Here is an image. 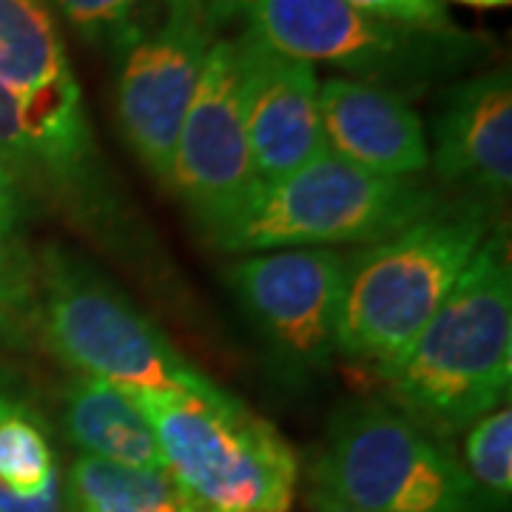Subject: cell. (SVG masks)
Listing matches in <instances>:
<instances>
[{"label": "cell", "instance_id": "1", "mask_svg": "<svg viewBox=\"0 0 512 512\" xmlns=\"http://www.w3.org/2000/svg\"><path fill=\"white\" fill-rule=\"evenodd\" d=\"M382 379L390 402L444 441L507 402L512 268L501 225L490 231L456 288Z\"/></svg>", "mask_w": 512, "mask_h": 512}, {"label": "cell", "instance_id": "4", "mask_svg": "<svg viewBox=\"0 0 512 512\" xmlns=\"http://www.w3.org/2000/svg\"><path fill=\"white\" fill-rule=\"evenodd\" d=\"M439 200L421 183L370 174L325 148L288 177L256 185L205 237L225 254L373 245L419 220Z\"/></svg>", "mask_w": 512, "mask_h": 512}, {"label": "cell", "instance_id": "15", "mask_svg": "<svg viewBox=\"0 0 512 512\" xmlns=\"http://www.w3.org/2000/svg\"><path fill=\"white\" fill-rule=\"evenodd\" d=\"M60 427L77 456L163 470L160 441L146 413L117 384L72 373L60 390Z\"/></svg>", "mask_w": 512, "mask_h": 512}, {"label": "cell", "instance_id": "14", "mask_svg": "<svg viewBox=\"0 0 512 512\" xmlns=\"http://www.w3.org/2000/svg\"><path fill=\"white\" fill-rule=\"evenodd\" d=\"M319 111L325 148L336 157L390 180H413L430 168L427 128L404 94L328 77Z\"/></svg>", "mask_w": 512, "mask_h": 512}, {"label": "cell", "instance_id": "6", "mask_svg": "<svg viewBox=\"0 0 512 512\" xmlns=\"http://www.w3.org/2000/svg\"><path fill=\"white\" fill-rule=\"evenodd\" d=\"M160 441L163 470L188 512H291L299 461L271 421L237 396L205 402L183 393L137 390Z\"/></svg>", "mask_w": 512, "mask_h": 512}, {"label": "cell", "instance_id": "9", "mask_svg": "<svg viewBox=\"0 0 512 512\" xmlns=\"http://www.w3.org/2000/svg\"><path fill=\"white\" fill-rule=\"evenodd\" d=\"M348 262L339 248H279L242 256L225 271L274 362L296 382L325 373L336 356Z\"/></svg>", "mask_w": 512, "mask_h": 512}, {"label": "cell", "instance_id": "17", "mask_svg": "<svg viewBox=\"0 0 512 512\" xmlns=\"http://www.w3.org/2000/svg\"><path fill=\"white\" fill-rule=\"evenodd\" d=\"M66 512H188L165 470L77 456L63 473Z\"/></svg>", "mask_w": 512, "mask_h": 512}, {"label": "cell", "instance_id": "3", "mask_svg": "<svg viewBox=\"0 0 512 512\" xmlns=\"http://www.w3.org/2000/svg\"><path fill=\"white\" fill-rule=\"evenodd\" d=\"M37 330L72 373L103 379L128 393L234 399L191 365L128 296L60 248L37 262Z\"/></svg>", "mask_w": 512, "mask_h": 512}, {"label": "cell", "instance_id": "21", "mask_svg": "<svg viewBox=\"0 0 512 512\" xmlns=\"http://www.w3.org/2000/svg\"><path fill=\"white\" fill-rule=\"evenodd\" d=\"M37 330V262L20 239H0V342Z\"/></svg>", "mask_w": 512, "mask_h": 512}, {"label": "cell", "instance_id": "12", "mask_svg": "<svg viewBox=\"0 0 512 512\" xmlns=\"http://www.w3.org/2000/svg\"><path fill=\"white\" fill-rule=\"evenodd\" d=\"M427 146L441 183L498 208L512 188L510 72L493 69L444 89Z\"/></svg>", "mask_w": 512, "mask_h": 512}, {"label": "cell", "instance_id": "8", "mask_svg": "<svg viewBox=\"0 0 512 512\" xmlns=\"http://www.w3.org/2000/svg\"><path fill=\"white\" fill-rule=\"evenodd\" d=\"M217 40L205 0L165 6L117 52V126L146 171L168 183L177 134Z\"/></svg>", "mask_w": 512, "mask_h": 512}, {"label": "cell", "instance_id": "18", "mask_svg": "<svg viewBox=\"0 0 512 512\" xmlns=\"http://www.w3.org/2000/svg\"><path fill=\"white\" fill-rule=\"evenodd\" d=\"M72 77L49 3L0 0V83L32 92Z\"/></svg>", "mask_w": 512, "mask_h": 512}, {"label": "cell", "instance_id": "16", "mask_svg": "<svg viewBox=\"0 0 512 512\" xmlns=\"http://www.w3.org/2000/svg\"><path fill=\"white\" fill-rule=\"evenodd\" d=\"M60 481L46 413L18 376L0 370V490L35 498L60 487Z\"/></svg>", "mask_w": 512, "mask_h": 512}, {"label": "cell", "instance_id": "24", "mask_svg": "<svg viewBox=\"0 0 512 512\" xmlns=\"http://www.w3.org/2000/svg\"><path fill=\"white\" fill-rule=\"evenodd\" d=\"M0 512H66L63 481H60V487H52L35 498H18V495L0 490Z\"/></svg>", "mask_w": 512, "mask_h": 512}, {"label": "cell", "instance_id": "22", "mask_svg": "<svg viewBox=\"0 0 512 512\" xmlns=\"http://www.w3.org/2000/svg\"><path fill=\"white\" fill-rule=\"evenodd\" d=\"M373 18L416 26V29H456L447 12V0H342Z\"/></svg>", "mask_w": 512, "mask_h": 512}, {"label": "cell", "instance_id": "10", "mask_svg": "<svg viewBox=\"0 0 512 512\" xmlns=\"http://www.w3.org/2000/svg\"><path fill=\"white\" fill-rule=\"evenodd\" d=\"M168 188L208 234L259 185L239 100L234 40L217 37L188 103L168 171Z\"/></svg>", "mask_w": 512, "mask_h": 512}, {"label": "cell", "instance_id": "19", "mask_svg": "<svg viewBox=\"0 0 512 512\" xmlns=\"http://www.w3.org/2000/svg\"><path fill=\"white\" fill-rule=\"evenodd\" d=\"M458 461L490 507L495 512L507 510L512 495V413L507 404L464 430Z\"/></svg>", "mask_w": 512, "mask_h": 512}, {"label": "cell", "instance_id": "13", "mask_svg": "<svg viewBox=\"0 0 512 512\" xmlns=\"http://www.w3.org/2000/svg\"><path fill=\"white\" fill-rule=\"evenodd\" d=\"M0 160L23 185H52L63 194L86 188L94 137L74 77L32 92L0 83Z\"/></svg>", "mask_w": 512, "mask_h": 512}, {"label": "cell", "instance_id": "20", "mask_svg": "<svg viewBox=\"0 0 512 512\" xmlns=\"http://www.w3.org/2000/svg\"><path fill=\"white\" fill-rule=\"evenodd\" d=\"M72 29L94 46L117 55L165 6V0H52Z\"/></svg>", "mask_w": 512, "mask_h": 512}, {"label": "cell", "instance_id": "27", "mask_svg": "<svg viewBox=\"0 0 512 512\" xmlns=\"http://www.w3.org/2000/svg\"><path fill=\"white\" fill-rule=\"evenodd\" d=\"M461 6H470V9H501V6H510V0H453Z\"/></svg>", "mask_w": 512, "mask_h": 512}, {"label": "cell", "instance_id": "7", "mask_svg": "<svg viewBox=\"0 0 512 512\" xmlns=\"http://www.w3.org/2000/svg\"><path fill=\"white\" fill-rule=\"evenodd\" d=\"M245 18L254 35L285 55L399 94L424 92L487 55L481 35L390 23L342 0H251Z\"/></svg>", "mask_w": 512, "mask_h": 512}, {"label": "cell", "instance_id": "26", "mask_svg": "<svg viewBox=\"0 0 512 512\" xmlns=\"http://www.w3.org/2000/svg\"><path fill=\"white\" fill-rule=\"evenodd\" d=\"M308 512H356L350 510L348 504H342V501H336V498H330L328 493H322L319 487H313L308 490Z\"/></svg>", "mask_w": 512, "mask_h": 512}, {"label": "cell", "instance_id": "25", "mask_svg": "<svg viewBox=\"0 0 512 512\" xmlns=\"http://www.w3.org/2000/svg\"><path fill=\"white\" fill-rule=\"evenodd\" d=\"M248 6H251V0H205V12L214 23V29H220V26L231 23L239 15H245Z\"/></svg>", "mask_w": 512, "mask_h": 512}, {"label": "cell", "instance_id": "2", "mask_svg": "<svg viewBox=\"0 0 512 512\" xmlns=\"http://www.w3.org/2000/svg\"><path fill=\"white\" fill-rule=\"evenodd\" d=\"M495 225V205L439 200L402 231L350 254L336 356L379 373L402 359Z\"/></svg>", "mask_w": 512, "mask_h": 512}, {"label": "cell", "instance_id": "11", "mask_svg": "<svg viewBox=\"0 0 512 512\" xmlns=\"http://www.w3.org/2000/svg\"><path fill=\"white\" fill-rule=\"evenodd\" d=\"M239 100L259 183L282 180L325 151L316 66L285 55L248 26L234 40Z\"/></svg>", "mask_w": 512, "mask_h": 512}, {"label": "cell", "instance_id": "23", "mask_svg": "<svg viewBox=\"0 0 512 512\" xmlns=\"http://www.w3.org/2000/svg\"><path fill=\"white\" fill-rule=\"evenodd\" d=\"M23 217H26V185L0 160V239H20Z\"/></svg>", "mask_w": 512, "mask_h": 512}, {"label": "cell", "instance_id": "5", "mask_svg": "<svg viewBox=\"0 0 512 512\" xmlns=\"http://www.w3.org/2000/svg\"><path fill=\"white\" fill-rule=\"evenodd\" d=\"M311 484L356 512H495L450 441L384 399L333 410Z\"/></svg>", "mask_w": 512, "mask_h": 512}]
</instances>
